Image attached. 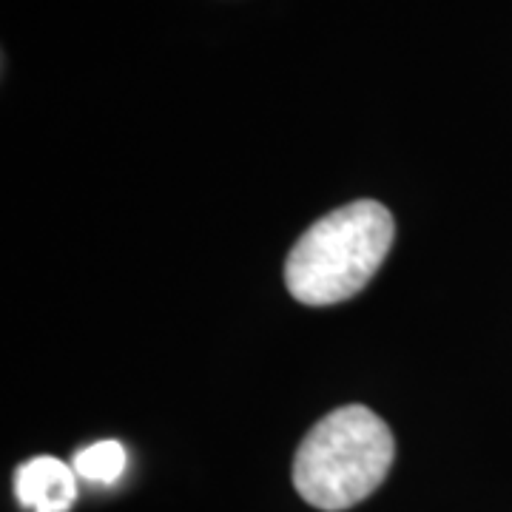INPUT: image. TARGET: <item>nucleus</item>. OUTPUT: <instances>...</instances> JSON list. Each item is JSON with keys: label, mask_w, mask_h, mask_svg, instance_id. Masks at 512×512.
Listing matches in <instances>:
<instances>
[{"label": "nucleus", "mask_w": 512, "mask_h": 512, "mask_svg": "<svg viewBox=\"0 0 512 512\" xmlns=\"http://www.w3.org/2000/svg\"><path fill=\"white\" fill-rule=\"evenodd\" d=\"M396 225L382 202L359 200L313 222L285 262V282L296 302L325 308L365 288L382 268Z\"/></svg>", "instance_id": "obj_1"}, {"label": "nucleus", "mask_w": 512, "mask_h": 512, "mask_svg": "<svg viewBox=\"0 0 512 512\" xmlns=\"http://www.w3.org/2000/svg\"><path fill=\"white\" fill-rule=\"evenodd\" d=\"M393 458L390 427L370 407L348 404L302 439L293 458V487L316 510H350L382 487Z\"/></svg>", "instance_id": "obj_2"}, {"label": "nucleus", "mask_w": 512, "mask_h": 512, "mask_svg": "<svg viewBox=\"0 0 512 512\" xmlns=\"http://www.w3.org/2000/svg\"><path fill=\"white\" fill-rule=\"evenodd\" d=\"M15 495L29 512H69L77 501V473L55 456H35L15 470Z\"/></svg>", "instance_id": "obj_3"}, {"label": "nucleus", "mask_w": 512, "mask_h": 512, "mask_svg": "<svg viewBox=\"0 0 512 512\" xmlns=\"http://www.w3.org/2000/svg\"><path fill=\"white\" fill-rule=\"evenodd\" d=\"M72 467L77 478H83L89 484H106L109 487L126 473L128 453L120 441H94L74 456Z\"/></svg>", "instance_id": "obj_4"}]
</instances>
